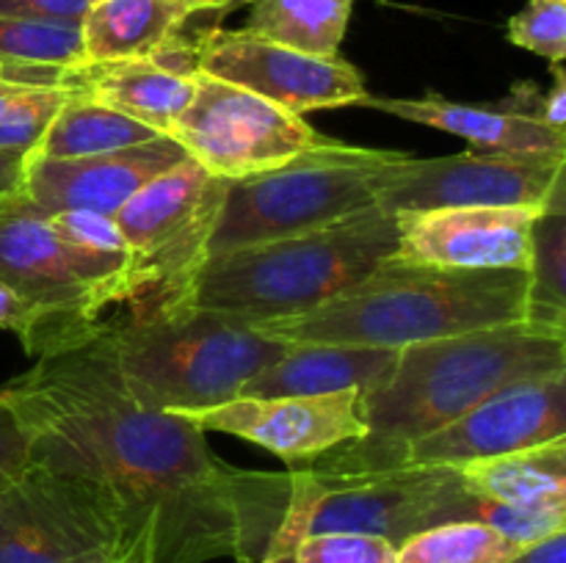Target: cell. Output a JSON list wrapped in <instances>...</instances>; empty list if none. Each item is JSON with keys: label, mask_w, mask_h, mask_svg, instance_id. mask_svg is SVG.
Segmentation results:
<instances>
[{"label": "cell", "mask_w": 566, "mask_h": 563, "mask_svg": "<svg viewBox=\"0 0 566 563\" xmlns=\"http://www.w3.org/2000/svg\"><path fill=\"white\" fill-rule=\"evenodd\" d=\"M33 458L92 478L122 517V563H263L291 472L230 467L188 417L142 406L116 375L105 323L0 386Z\"/></svg>", "instance_id": "1"}, {"label": "cell", "mask_w": 566, "mask_h": 563, "mask_svg": "<svg viewBox=\"0 0 566 563\" xmlns=\"http://www.w3.org/2000/svg\"><path fill=\"white\" fill-rule=\"evenodd\" d=\"M534 320L531 279L520 268H440L392 254L321 307L254 329L282 342L407 348L464 331ZM539 323V320H536Z\"/></svg>", "instance_id": "2"}, {"label": "cell", "mask_w": 566, "mask_h": 563, "mask_svg": "<svg viewBox=\"0 0 566 563\" xmlns=\"http://www.w3.org/2000/svg\"><path fill=\"white\" fill-rule=\"evenodd\" d=\"M566 375V326L520 320L398 348L396 368L363 392L370 450L407 445L506 386Z\"/></svg>", "instance_id": "3"}, {"label": "cell", "mask_w": 566, "mask_h": 563, "mask_svg": "<svg viewBox=\"0 0 566 563\" xmlns=\"http://www.w3.org/2000/svg\"><path fill=\"white\" fill-rule=\"evenodd\" d=\"M396 248V215L376 204L321 230L208 259L188 304L230 312L252 326L304 315L363 282Z\"/></svg>", "instance_id": "4"}, {"label": "cell", "mask_w": 566, "mask_h": 563, "mask_svg": "<svg viewBox=\"0 0 566 563\" xmlns=\"http://www.w3.org/2000/svg\"><path fill=\"white\" fill-rule=\"evenodd\" d=\"M105 342L125 390L142 406L171 414L235 401L287 348L235 315L197 304L105 323Z\"/></svg>", "instance_id": "5"}, {"label": "cell", "mask_w": 566, "mask_h": 563, "mask_svg": "<svg viewBox=\"0 0 566 563\" xmlns=\"http://www.w3.org/2000/svg\"><path fill=\"white\" fill-rule=\"evenodd\" d=\"M324 138L280 169L230 182L208 246V259L254 243L321 230L376 208V177L401 158Z\"/></svg>", "instance_id": "6"}, {"label": "cell", "mask_w": 566, "mask_h": 563, "mask_svg": "<svg viewBox=\"0 0 566 563\" xmlns=\"http://www.w3.org/2000/svg\"><path fill=\"white\" fill-rule=\"evenodd\" d=\"M462 478L453 467L329 472L291 467V500L263 563H282L298 539L315 533L381 535L401 546L409 535L453 522Z\"/></svg>", "instance_id": "7"}, {"label": "cell", "mask_w": 566, "mask_h": 563, "mask_svg": "<svg viewBox=\"0 0 566 563\" xmlns=\"http://www.w3.org/2000/svg\"><path fill=\"white\" fill-rule=\"evenodd\" d=\"M230 180L213 177L193 158L155 177L114 215L130 276L122 307L130 318L188 304L197 274L208 263V246L224 208Z\"/></svg>", "instance_id": "8"}, {"label": "cell", "mask_w": 566, "mask_h": 563, "mask_svg": "<svg viewBox=\"0 0 566 563\" xmlns=\"http://www.w3.org/2000/svg\"><path fill=\"white\" fill-rule=\"evenodd\" d=\"M127 276L130 254L88 252L61 241L22 191L0 210V282L42 315L55 351L99 329L103 309L125 301Z\"/></svg>", "instance_id": "9"}, {"label": "cell", "mask_w": 566, "mask_h": 563, "mask_svg": "<svg viewBox=\"0 0 566 563\" xmlns=\"http://www.w3.org/2000/svg\"><path fill=\"white\" fill-rule=\"evenodd\" d=\"M566 436V375L523 381L481 401L462 417L407 445L370 450L359 442L310 458L329 472H374L401 467H459L481 458L528 450Z\"/></svg>", "instance_id": "10"}, {"label": "cell", "mask_w": 566, "mask_h": 563, "mask_svg": "<svg viewBox=\"0 0 566 563\" xmlns=\"http://www.w3.org/2000/svg\"><path fill=\"white\" fill-rule=\"evenodd\" d=\"M0 563H122V517L92 478L33 458L0 486Z\"/></svg>", "instance_id": "11"}, {"label": "cell", "mask_w": 566, "mask_h": 563, "mask_svg": "<svg viewBox=\"0 0 566 563\" xmlns=\"http://www.w3.org/2000/svg\"><path fill=\"white\" fill-rule=\"evenodd\" d=\"M169 138L210 174L235 182L280 169L326 136L271 99L197 72V92Z\"/></svg>", "instance_id": "12"}, {"label": "cell", "mask_w": 566, "mask_h": 563, "mask_svg": "<svg viewBox=\"0 0 566 563\" xmlns=\"http://www.w3.org/2000/svg\"><path fill=\"white\" fill-rule=\"evenodd\" d=\"M566 182V160L459 152L401 158L376 177V204L387 213L442 208H545Z\"/></svg>", "instance_id": "13"}, {"label": "cell", "mask_w": 566, "mask_h": 563, "mask_svg": "<svg viewBox=\"0 0 566 563\" xmlns=\"http://www.w3.org/2000/svg\"><path fill=\"white\" fill-rule=\"evenodd\" d=\"M197 70L241 86L304 116L321 108L357 105L363 72L340 55H307L247 31H208L197 39Z\"/></svg>", "instance_id": "14"}, {"label": "cell", "mask_w": 566, "mask_h": 563, "mask_svg": "<svg viewBox=\"0 0 566 563\" xmlns=\"http://www.w3.org/2000/svg\"><path fill=\"white\" fill-rule=\"evenodd\" d=\"M197 428L230 434L276 453L287 464H302L346 442L368 436L363 417V390L332 395L235 397L221 406L182 414Z\"/></svg>", "instance_id": "15"}, {"label": "cell", "mask_w": 566, "mask_h": 563, "mask_svg": "<svg viewBox=\"0 0 566 563\" xmlns=\"http://www.w3.org/2000/svg\"><path fill=\"white\" fill-rule=\"evenodd\" d=\"M186 158V149L169 136L83 158L28 155L22 196L44 215L66 210L116 215L147 182L180 166Z\"/></svg>", "instance_id": "16"}, {"label": "cell", "mask_w": 566, "mask_h": 563, "mask_svg": "<svg viewBox=\"0 0 566 563\" xmlns=\"http://www.w3.org/2000/svg\"><path fill=\"white\" fill-rule=\"evenodd\" d=\"M542 208H442L396 213V257L440 268L528 270Z\"/></svg>", "instance_id": "17"}, {"label": "cell", "mask_w": 566, "mask_h": 563, "mask_svg": "<svg viewBox=\"0 0 566 563\" xmlns=\"http://www.w3.org/2000/svg\"><path fill=\"white\" fill-rule=\"evenodd\" d=\"M357 105L453 132L475 152L566 160V132L553 130L542 121V92L528 81L517 83L506 99L492 105L453 103L440 94H426L420 99L365 94Z\"/></svg>", "instance_id": "18"}, {"label": "cell", "mask_w": 566, "mask_h": 563, "mask_svg": "<svg viewBox=\"0 0 566 563\" xmlns=\"http://www.w3.org/2000/svg\"><path fill=\"white\" fill-rule=\"evenodd\" d=\"M392 348H357L335 342H287L285 353L243 384L238 397L332 395L376 390L396 368Z\"/></svg>", "instance_id": "19"}, {"label": "cell", "mask_w": 566, "mask_h": 563, "mask_svg": "<svg viewBox=\"0 0 566 563\" xmlns=\"http://www.w3.org/2000/svg\"><path fill=\"white\" fill-rule=\"evenodd\" d=\"M70 88H77L94 103L108 105L142 125L169 136L177 116L188 108L197 92V75H175L149 59L86 64L72 72Z\"/></svg>", "instance_id": "20"}, {"label": "cell", "mask_w": 566, "mask_h": 563, "mask_svg": "<svg viewBox=\"0 0 566 563\" xmlns=\"http://www.w3.org/2000/svg\"><path fill=\"white\" fill-rule=\"evenodd\" d=\"M199 11L186 0H94L81 22L86 64L149 59Z\"/></svg>", "instance_id": "21"}, {"label": "cell", "mask_w": 566, "mask_h": 563, "mask_svg": "<svg viewBox=\"0 0 566 563\" xmlns=\"http://www.w3.org/2000/svg\"><path fill=\"white\" fill-rule=\"evenodd\" d=\"M475 495L528 513H566V436L453 467Z\"/></svg>", "instance_id": "22"}, {"label": "cell", "mask_w": 566, "mask_h": 563, "mask_svg": "<svg viewBox=\"0 0 566 563\" xmlns=\"http://www.w3.org/2000/svg\"><path fill=\"white\" fill-rule=\"evenodd\" d=\"M160 138L153 127L94 103L83 92L72 88L70 97L50 121L48 132L31 155L36 158H83V155L116 152V149L138 147Z\"/></svg>", "instance_id": "23"}, {"label": "cell", "mask_w": 566, "mask_h": 563, "mask_svg": "<svg viewBox=\"0 0 566 563\" xmlns=\"http://www.w3.org/2000/svg\"><path fill=\"white\" fill-rule=\"evenodd\" d=\"M357 0H249L241 31L307 55L332 59L340 50Z\"/></svg>", "instance_id": "24"}, {"label": "cell", "mask_w": 566, "mask_h": 563, "mask_svg": "<svg viewBox=\"0 0 566 563\" xmlns=\"http://www.w3.org/2000/svg\"><path fill=\"white\" fill-rule=\"evenodd\" d=\"M528 279L534 320L566 326V182L553 191L534 221Z\"/></svg>", "instance_id": "25"}, {"label": "cell", "mask_w": 566, "mask_h": 563, "mask_svg": "<svg viewBox=\"0 0 566 563\" xmlns=\"http://www.w3.org/2000/svg\"><path fill=\"white\" fill-rule=\"evenodd\" d=\"M523 550L481 522H446L409 535L396 563H506Z\"/></svg>", "instance_id": "26"}, {"label": "cell", "mask_w": 566, "mask_h": 563, "mask_svg": "<svg viewBox=\"0 0 566 563\" xmlns=\"http://www.w3.org/2000/svg\"><path fill=\"white\" fill-rule=\"evenodd\" d=\"M0 61L11 66L81 70L86 66L81 25L0 17Z\"/></svg>", "instance_id": "27"}, {"label": "cell", "mask_w": 566, "mask_h": 563, "mask_svg": "<svg viewBox=\"0 0 566 563\" xmlns=\"http://www.w3.org/2000/svg\"><path fill=\"white\" fill-rule=\"evenodd\" d=\"M72 88H22L0 116V149L31 155Z\"/></svg>", "instance_id": "28"}, {"label": "cell", "mask_w": 566, "mask_h": 563, "mask_svg": "<svg viewBox=\"0 0 566 563\" xmlns=\"http://www.w3.org/2000/svg\"><path fill=\"white\" fill-rule=\"evenodd\" d=\"M506 36L517 47L551 61V66H562L566 59V0H528L509 20Z\"/></svg>", "instance_id": "29"}, {"label": "cell", "mask_w": 566, "mask_h": 563, "mask_svg": "<svg viewBox=\"0 0 566 563\" xmlns=\"http://www.w3.org/2000/svg\"><path fill=\"white\" fill-rule=\"evenodd\" d=\"M398 546L381 535L315 533L296 541L282 563H396Z\"/></svg>", "instance_id": "30"}, {"label": "cell", "mask_w": 566, "mask_h": 563, "mask_svg": "<svg viewBox=\"0 0 566 563\" xmlns=\"http://www.w3.org/2000/svg\"><path fill=\"white\" fill-rule=\"evenodd\" d=\"M44 219H48L50 230L72 246L103 254H127L125 237H122L114 215L92 213V210H66V213H53Z\"/></svg>", "instance_id": "31"}, {"label": "cell", "mask_w": 566, "mask_h": 563, "mask_svg": "<svg viewBox=\"0 0 566 563\" xmlns=\"http://www.w3.org/2000/svg\"><path fill=\"white\" fill-rule=\"evenodd\" d=\"M0 329L11 331L31 357L39 359L55 351V337L42 315L3 282H0Z\"/></svg>", "instance_id": "32"}, {"label": "cell", "mask_w": 566, "mask_h": 563, "mask_svg": "<svg viewBox=\"0 0 566 563\" xmlns=\"http://www.w3.org/2000/svg\"><path fill=\"white\" fill-rule=\"evenodd\" d=\"M33 464V436L14 412L9 401L0 395V486L14 480Z\"/></svg>", "instance_id": "33"}, {"label": "cell", "mask_w": 566, "mask_h": 563, "mask_svg": "<svg viewBox=\"0 0 566 563\" xmlns=\"http://www.w3.org/2000/svg\"><path fill=\"white\" fill-rule=\"evenodd\" d=\"M88 6H92L88 0H0V17H25V20L81 25Z\"/></svg>", "instance_id": "34"}, {"label": "cell", "mask_w": 566, "mask_h": 563, "mask_svg": "<svg viewBox=\"0 0 566 563\" xmlns=\"http://www.w3.org/2000/svg\"><path fill=\"white\" fill-rule=\"evenodd\" d=\"M542 121L553 130L566 132V75L562 66H553V86L542 94Z\"/></svg>", "instance_id": "35"}, {"label": "cell", "mask_w": 566, "mask_h": 563, "mask_svg": "<svg viewBox=\"0 0 566 563\" xmlns=\"http://www.w3.org/2000/svg\"><path fill=\"white\" fill-rule=\"evenodd\" d=\"M506 563H566V530H558L547 539L523 546Z\"/></svg>", "instance_id": "36"}, {"label": "cell", "mask_w": 566, "mask_h": 563, "mask_svg": "<svg viewBox=\"0 0 566 563\" xmlns=\"http://www.w3.org/2000/svg\"><path fill=\"white\" fill-rule=\"evenodd\" d=\"M25 163L28 155L9 152L0 149V210L22 191V180H25Z\"/></svg>", "instance_id": "37"}, {"label": "cell", "mask_w": 566, "mask_h": 563, "mask_svg": "<svg viewBox=\"0 0 566 563\" xmlns=\"http://www.w3.org/2000/svg\"><path fill=\"white\" fill-rule=\"evenodd\" d=\"M22 88H31V86H17V83H11L9 75H6V64L0 61V116H3V110L9 108V103L22 92Z\"/></svg>", "instance_id": "38"}, {"label": "cell", "mask_w": 566, "mask_h": 563, "mask_svg": "<svg viewBox=\"0 0 566 563\" xmlns=\"http://www.w3.org/2000/svg\"><path fill=\"white\" fill-rule=\"evenodd\" d=\"M88 3H94V0H88ZM186 3H193L197 9H202V11H230V9H235V3H232V0H186Z\"/></svg>", "instance_id": "39"}, {"label": "cell", "mask_w": 566, "mask_h": 563, "mask_svg": "<svg viewBox=\"0 0 566 563\" xmlns=\"http://www.w3.org/2000/svg\"><path fill=\"white\" fill-rule=\"evenodd\" d=\"M232 3H235V6H243V3H249V0H232Z\"/></svg>", "instance_id": "40"}]
</instances>
